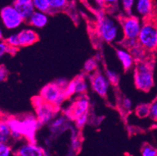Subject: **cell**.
I'll list each match as a JSON object with an SVG mask.
<instances>
[{"instance_id":"1","label":"cell","mask_w":157,"mask_h":156,"mask_svg":"<svg viewBox=\"0 0 157 156\" xmlns=\"http://www.w3.org/2000/svg\"><path fill=\"white\" fill-rule=\"evenodd\" d=\"M7 122L11 130V138L14 141L26 138L28 141H34L37 130L41 126L36 116L31 114L21 118H10Z\"/></svg>"},{"instance_id":"2","label":"cell","mask_w":157,"mask_h":156,"mask_svg":"<svg viewBox=\"0 0 157 156\" xmlns=\"http://www.w3.org/2000/svg\"><path fill=\"white\" fill-rule=\"evenodd\" d=\"M135 88L143 92L150 91L155 86L153 64L149 60L137 61L134 70Z\"/></svg>"},{"instance_id":"3","label":"cell","mask_w":157,"mask_h":156,"mask_svg":"<svg viewBox=\"0 0 157 156\" xmlns=\"http://www.w3.org/2000/svg\"><path fill=\"white\" fill-rule=\"evenodd\" d=\"M138 44L148 52L157 50V17L143 20L138 38Z\"/></svg>"},{"instance_id":"4","label":"cell","mask_w":157,"mask_h":156,"mask_svg":"<svg viewBox=\"0 0 157 156\" xmlns=\"http://www.w3.org/2000/svg\"><path fill=\"white\" fill-rule=\"evenodd\" d=\"M119 22L108 15H98L97 22L98 34L102 41L107 43H113L117 40L120 34Z\"/></svg>"},{"instance_id":"5","label":"cell","mask_w":157,"mask_h":156,"mask_svg":"<svg viewBox=\"0 0 157 156\" xmlns=\"http://www.w3.org/2000/svg\"><path fill=\"white\" fill-rule=\"evenodd\" d=\"M123 32V39L138 40L142 22L135 15L121 16L118 20Z\"/></svg>"},{"instance_id":"6","label":"cell","mask_w":157,"mask_h":156,"mask_svg":"<svg viewBox=\"0 0 157 156\" xmlns=\"http://www.w3.org/2000/svg\"><path fill=\"white\" fill-rule=\"evenodd\" d=\"M64 91L65 90L56 82L50 83L42 88L40 92V97L45 102L59 108V105H62L67 98Z\"/></svg>"},{"instance_id":"7","label":"cell","mask_w":157,"mask_h":156,"mask_svg":"<svg viewBox=\"0 0 157 156\" xmlns=\"http://www.w3.org/2000/svg\"><path fill=\"white\" fill-rule=\"evenodd\" d=\"M0 20L4 28L10 31L17 29L25 22L13 4L2 7L0 10Z\"/></svg>"},{"instance_id":"8","label":"cell","mask_w":157,"mask_h":156,"mask_svg":"<svg viewBox=\"0 0 157 156\" xmlns=\"http://www.w3.org/2000/svg\"><path fill=\"white\" fill-rule=\"evenodd\" d=\"M34 105L35 108V116L41 125L50 123L55 118L57 109L59 108L45 102L40 96L35 98Z\"/></svg>"},{"instance_id":"9","label":"cell","mask_w":157,"mask_h":156,"mask_svg":"<svg viewBox=\"0 0 157 156\" xmlns=\"http://www.w3.org/2000/svg\"><path fill=\"white\" fill-rule=\"evenodd\" d=\"M89 81L92 91L98 95L104 98L108 94L110 84L105 74L96 70L90 75Z\"/></svg>"},{"instance_id":"10","label":"cell","mask_w":157,"mask_h":156,"mask_svg":"<svg viewBox=\"0 0 157 156\" xmlns=\"http://www.w3.org/2000/svg\"><path fill=\"white\" fill-rule=\"evenodd\" d=\"M135 10L142 19L157 17V9L155 0H136Z\"/></svg>"},{"instance_id":"11","label":"cell","mask_w":157,"mask_h":156,"mask_svg":"<svg viewBox=\"0 0 157 156\" xmlns=\"http://www.w3.org/2000/svg\"><path fill=\"white\" fill-rule=\"evenodd\" d=\"M88 89V84L85 78L82 76H79L69 81L65 88L66 96L67 98L73 95H83Z\"/></svg>"},{"instance_id":"12","label":"cell","mask_w":157,"mask_h":156,"mask_svg":"<svg viewBox=\"0 0 157 156\" xmlns=\"http://www.w3.org/2000/svg\"><path fill=\"white\" fill-rule=\"evenodd\" d=\"M89 101L85 95H80L68 110V116L73 120L84 114L88 113L89 110Z\"/></svg>"},{"instance_id":"13","label":"cell","mask_w":157,"mask_h":156,"mask_svg":"<svg viewBox=\"0 0 157 156\" xmlns=\"http://www.w3.org/2000/svg\"><path fill=\"white\" fill-rule=\"evenodd\" d=\"M16 156H45V152L34 141H28L18 147L16 151Z\"/></svg>"},{"instance_id":"14","label":"cell","mask_w":157,"mask_h":156,"mask_svg":"<svg viewBox=\"0 0 157 156\" xmlns=\"http://www.w3.org/2000/svg\"><path fill=\"white\" fill-rule=\"evenodd\" d=\"M17 34L19 41L20 48L21 47H28L34 45L39 40V36L37 31L31 28H24L21 30Z\"/></svg>"},{"instance_id":"15","label":"cell","mask_w":157,"mask_h":156,"mask_svg":"<svg viewBox=\"0 0 157 156\" xmlns=\"http://www.w3.org/2000/svg\"><path fill=\"white\" fill-rule=\"evenodd\" d=\"M116 55L124 71H128L135 67V59L131 51L125 48H120L116 50Z\"/></svg>"},{"instance_id":"16","label":"cell","mask_w":157,"mask_h":156,"mask_svg":"<svg viewBox=\"0 0 157 156\" xmlns=\"http://www.w3.org/2000/svg\"><path fill=\"white\" fill-rule=\"evenodd\" d=\"M48 15L46 13L35 10L29 19L27 21L29 25L37 29L44 28L48 23Z\"/></svg>"},{"instance_id":"17","label":"cell","mask_w":157,"mask_h":156,"mask_svg":"<svg viewBox=\"0 0 157 156\" xmlns=\"http://www.w3.org/2000/svg\"><path fill=\"white\" fill-rule=\"evenodd\" d=\"M14 6L17 8L18 12L23 17V19L25 21H28L31 16V14L34 13L35 10V7L33 6L32 2L30 3H22V4H17V3H13Z\"/></svg>"},{"instance_id":"18","label":"cell","mask_w":157,"mask_h":156,"mask_svg":"<svg viewBox=\"0 0 157 156\" xmlns=\"http://www.w3.org/2000/svg\"><path fill=\"white\" fill-rule=\"evenodd\" d=\"M11 138V130L7 120H0V143H9Z\"/></svg>"},{"instance_id":"19","label":"cell","mask_w":157,"mask_h":156,"mask_svg":"<svg viewBox=\"0 0 157 156\" xmlns=\"http://www.w3.org/2000/svg\"><path fill=\"white\" fill-rule=\"evenodd\" d=\"M52 13L65 10L69 7V0H48Z\"/></svg>"},{"instance_id":"20","label":"cell","mask_w":157,"mask_h":156,"mask_svg":"<svg viewBox=\"0 0 157 156\" xmlns=\"http://www.w3.org/2000/svg\"><path fill=\"white\" fill-rule=\"evenodd\" d=\"M32 4L35 7V10L52 14L48 0H32Z\"/></svg>"},{"instance_id":"21","label":"cell","mask_w":157,"mask_h":156,"mask_svg":"<svg viewBox=\"0 0 157 156\" xmlns=\"http://www.w3.org/2000/svg\"><path fill=\"white\" fill-rule=\"evenodd\" d=\"M67 119L64 116H59L54 118L50 122V130L53 133L59 132L67 124Z\"/></svg>"},{"instance_id":"22","label":"cell","mask_w":157,"mask_h":156,"mask_svg":"<svg viewBox=\"0 0 157 156\" xmlns=\"http://www.w3.org/2000/svg\"><path fill=\"white\" fill-rule=\"evenodd\" d=\"M135 112V115L138 118L144 119L148 117V116H149V104H147V103L140 104L136 107Z\"/></svg>"},{"instance_id":"23","label":"cell","mask_w":157,"mask_h":156,"mask_svg":"<svg viewBox=\"0 0 157 156\" xmlns=\"http://www.w3.org/2000/svg\"><path fill=\"white\" fill-rule=\"evenodd\" d=\"M136 0H120L124 15H132Z\"/></svg>"},{"instance_id":"24","label":"cell","mask_w":157,"mask_h":156,"mask_svg":"<svg viewBox=\"0 0 157 156\" xmlns=\"http://www.w3.org/2000/svg\"><path fill=\"white\" fill-rule=\"evenodd\" d=\"M105 76L106 77L107 80L109 81V84L111 85L117 86L120 81V76L118 73L116 71L110 70V69H106L105 72Z\"/></svg>"},{"instance_id":"25","label":"cell","mask_w":157,"mask_h":156,"mask_svg":"<svg viewBox=\"0 0 157 156\" xmlns=\"http://www.w3.org/2000/svg\"><path fill=\"white\" fill-rule=\"evenodd\" d=\"M120 0H102V8L106 9L109 12H114L118 10Z\"/></svg>"},{"instance_id":"26","label":"cell","mask_w":157,"mask_h":156,"mask_svg":"<svg viewBox=\"0 0 157 156\" xmlns=\"http://www.w3.org/2000/svg\"><path fill=\"white\" fill-rule=\"evenodd\" d=\"M97 67L98 65H97L96 60L94 59H89L85 62V66H84V70L87 74H93L96 71Z\"/></svg>"},{"instance_id":"27","label":"cell","mask_w":157,"mask_h":156,"mask_svg":"<svg viewBox=\"0 0 157 156\" xmlns=\"http://www.w3.org/2000/svg\"><path fill=\"white\" fill-rule=\"evenodd\" d=\"M142 156H157V149L149 144L142 146L141 150Z\"/></svg>"},{"instance_id":"28","label":"cell","mask_w":157,"mask_h":156,"mask_svg":"<svg viewBox=\"0 0 157 156\" xmlns=\"http://www.w3.org/2000/svg\"><path fill=\"white\" fill-rule=\"evenodd\" d=\"M4 41H5L7 45H9L10 47H11V48H15V49L20 48L19 41H18L17 34V33L10 34V35L7 37Z\"/></svg>"},{"instance_id":"29","label":"cell","mask_w":157,"mask_h":156,"mask_svg":"<svg viewBox=\"0 0 157 156\" xmlns=\"http://www.w3.org/2000/svg\"><path fill=\"white\" fill-rule=\"evenodd\" d=\"M17 49L13 48L7 45L5 41H0V59L6 55V54H10L13 52H15Z\"/></svg>"},{"instance_id":"30","label":"cell","mask_w":157,"mask_h":156,"mask_svg":"<svg viewBox=\"0 0 157 156\" xmlns=\"http://www.w3.org/2000/svg\"><path fill=\"white\" fill-rule=\"evenodd\" d=\"M148 117L154 122H157V97L149 104Z\"/></svg>"},{"instance_id":"31","label":"cell","mask_w":157,"mask_h":156,"mask_svg":"<svg viewBox=\"0 0 157 156\" xmlns=\"http://www.w3.org/2000/svg\"><path fill=\"white\" fill-rule=\"evenodd\" d=\"M88 113L84 114V115H81L80 116H78V118H76L74 120V123H75V125H76L77 128L78 129H82L85 125H86L87 122H88Z\"/></svg>"},{"instance_id":"32","label":"cell","mask_w":157,"mask_h":156,"mask_svg":"<svg viewBox=\"0 0 157 156\" xmlns=\"http://www.w3.org/2000/svg\"><path fill=\"white\" fill-rule=\"evenodd\" d=\"M12 155V148L9 143H0V156Z\"/></svg>"},{"instance_id":"33","label":"cell","mask_w":157,"mask_h":156,"mask_svg":"<svg viewBox=\"0 0 157 156\" xmlns=\"http://www.w3.org/2000/svg\"><path fill=\"white\" fill-rule=\"evenodd\" d=\"M121 105H122L124 110H125V111H131L133 104H132V101H131L130 98H124L122 100V102H121Z\"/></svg>"},{"instance_id":"34","label":"cell","mask_w":157,"mask_h":156,"mask_svg":"<svg viewBox=\"0 0 157 156\" xmlns=\"http://www.w3.org/2000/svg\"><path fill=\"white\" fill-rule=\"evenodd\" d=\"M7 76H8V71L6 70L5 67L0 66V84L6 81Z\"/></svg>"},{"instance_id":"35","label":"cell","mask_w":157,"mask_h":156,"mask_svg":"<svg viewBox=\"0 0 157 156\" xmlns=\"http://www.w3.org/2000/svg\"><path fill=\"white\" fill-rule=\"evenodd\" d=\"M80 146H81V144H80V140L78 139V137H74L72 139V148L73 150H78L80 148Z\"/></svg>"},{"instance_id":"36","label":"cell","mask_w":157,"mask_h":156,"mask_svg":"<svg viewBox=\"0 0 157 156\" xmlns=\"http://www.w3.org/2000/svg\"><path fill=\"white\" fill-rule=\"evenodd\" d=\"M3 40V31H2V26L0 25V41Z\"/></svg>"},{"instance_id":"37","label":"cell","mask_w":157,"mask_h":156,"mask_svg":"<svg viewBox=\"0 0 157 156\" xmlns=\"http://www.w3.org/2000/svg\"><path fill=\"white\" fill-rule=\"evenodd\" d=\"M95 2H97V4H98V6L100 7H102V0H95Z\"/></svg>"}]
</instances>
